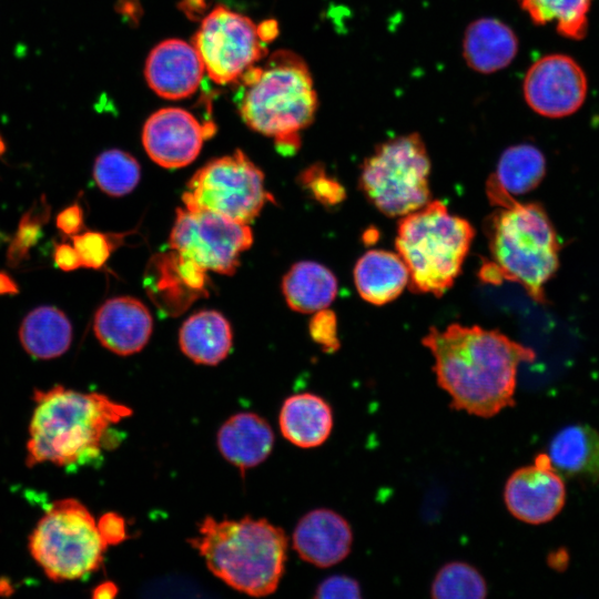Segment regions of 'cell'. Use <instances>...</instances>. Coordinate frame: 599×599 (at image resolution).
<instances>
[{"instance_id":"cell-41","label":"cell","mask_w":599,"mask_h":599,"mask_svg":"<svg viewBox=\"0 0 599 599\" xmlns=\"http://www.w3.org/2000/svg\"><path fill=\"white\" fill-rule=\"evenodd\" d=\"M567 562V556L566 554H560V550H558L555 554H551L548 559V564L550 567L560 569V565H566Z\"/></svg>"},{"instance_id":"cell-11","label":"cell","mask_w":599,"mask_h":599,"mask_svg":"<svg viewBox=\"0 0 599 599\" xmlns=\"http://www.w3.org/2000/svg\"><path fill=\"white\" fill-rule=\"evenodd\" d=\"M253 243L248 224L206 210L179 207L170 233V247L206 272L233 274L241 254Z\"/></svg>"},{"instance_id":"cell-6","label":"cell","mask_w":599,"mask_h":599,"mask_svg":"<svg viewBox=\"0 0 599 599\" xmlns=\"http://www.w3.org/2000/svg\"><path fill=\"white\" fill-rule=\"evenodd\" d=\"M475 230L438 200L402 216L395 246L416 293L445 294L461 271Z\"/></svg>"},{"instance_id":"cell-32","label":"cell","mask_w":599,"mask_h":599,"mask_svg":"<svg viewBox=\"0 0 599 599\" xmlns=\"http://www.w3.org/2000/svg\"><path fill=\"white\" fill-rule=\"evenodd\" d=\"M72 241L81 265L88 268H101L113 250V242L110 236L101 232L78 233L72 236Z\"/></svg>"},{"instance_id":"cell-1","label":"cell","mask_w":599,"mask_h":599,"mask_svg":"<svg viewBox=\"0 0 599 599\" xmlns=\"http://www.w3.org/2000/svg\"><path fill=\"white\" fill-rule=\"evenodd\" d=\"M423 344L434 356L437 384L451 407L484 418L515 405L518 367L536 357L499 331L477 325L430 327Z\"/></svg>"},{"instance_id":"cell-29","label":"cell","mask_w":599,"mask_h":599,"mask_svg":"<svg viewBox=\"0 0 599 599\" xmlns=\"http://www.w3.org/2000/svg\"><path fill=\"white\" fill-rule=\"evenodd\" d=\"M93 177L104 193L111 196H123L133 191L140 182L141 167L128 152L110 149L95 159Z\"/></svg>"},{"instance_id":"cell-14","label":"cell","mask_w":599,"mask_h":599,"mask_svg":"<svg viewBox=\"0 0 599 599\" xmlns=\"http://www.w3.org/2000/svg\"><path fill=\"white\" fill-rule=\"evenodd\" d=\"M214 131L212 123H200L181 108L160 109L146 120L142 143L156 164L177 169L192 163L201 152L203 142Z\"/></svg>"},{"instance_id":"cell-9","label":"cell","mask_w":599,"mask_h":599,"mask_svg":"<svg viewBox=\"0 0 599 599\" xmlns=\"http://www.w3.org/2000/svg\"><path fill=\"white\" fill-rule=\"evenodd\" d=\"M184 207L206 210L248 224L258 216L270 195L263 172L236 150L199 169L182 196Z\"/></svg>"},{"instance_id":"cell-18","label":"cell","mask_w":599,"mask_h":599,"mask_svg":"<svg viewBox=\"0 0 599 599\" xmlns=\"http://www.w3.org/2000/svg\"><path fill=\"white\" fill-rule=\"evenodd\" d=\"M153 319L146 306L134 297L120 296L104 302L93 321L99 342L121 355L140 352L152 334Z\"/></svg>"},{"instance_id":"cell-3","label":"cell","mask_w":599,"mask_h":599,"mask_svg":"<svg viewBox=\"0 0 599 599\" xmlns=\"http://www.w3.org/2000/svg\"><path fill=\"white\" fill-rule=\"evenodd\" d=\"M487 195L497 207L485 224L491 262L480 268L487 283H519L531 298L545 303V284L559 266L560 244L544 207L520 203L488 179Z\"/></svg>"},{"instance_id":"cell-8","label":"cell","mask_w":599,"mask_h":599,"mask_svg":"<svg viewBox=\"0 0 599 599\" xmlns=\"http://www.w3.org/2000/svg\"><path fill=\"white\" fill-rule=\"evenodd\" d=\"M106 546L89 509L79 500L55 501L29 537V551L53 581L81 579L99 569Z\"/></svg>"},{"instance_id":"cell-42","label":"cell","mask_w":599,"mask_h":599,"mask_svg":"<svg viewBox=\"0 0 599 599\" xmlns=\"http://www.w3.org/2000/svg\"><path fill=\"white\" fill-rule=\"evenodd\" d=\"M4 151H6V143L0 135V156L4 153Z\"/></svg>"},{"instance_id":"cell-7","label":"cell","mask_w":599,"mask_h":599,"mask_svg":"<svg viewBox=\"0 0 599 599\" xmlns=\"http://www.w3.org/2000/svg\"><path fill=\"white\" fill-rule=\"evenodd\" d=\"M430 160L418 133L378 144L361 167L359 189L386 216H404L430 201Z\"/></svg>"},{"instance_id":"cell-33","label":"cell","mask_w":599,"mask_h":599,"mask_svg":"<svg viewBox=\"0 0 599 599\" xmlns=\"http://www.w3.org/2000/svg\"><path fill=\"white\" fill-rule=\"evenodd\" d=\"M301 182L324 205H336L346 196L345 189L337 180L328 176L321 164L307 167L301 174Z\"/></svg>"},{"instance_id":"cell-27","label":"cell","mask_w":599,"mask_h":599,"mask_svg":"<svg viewBox=\"0 0 599 599\" xmlns=\"http://www.w3.org/2000/svg\"><path fill=\"white\" fill-rule=\"evenodd\" d=\"M545 173L546 160L541 151L531 144H517L502 152L489 179L514 196L537 187Z\"/></svg>"},{"instance_id":"cell-17","label":"cell","mask_w":599,"mask_h":599,"mask_svg":"<svg viewBox=\"0 0 599 599\" xmlns=\"http://www.w3.org/2000/svg\"><path fill=\"white\" fill-rule=\"evenodd\" d=\"M353 532L348 521L325 508L304 515L293 532V546L298 556L321 568L334 566L351 552Z\"/></svg>"},{"instance_id":"cell-20","label":"cell","mask_w":599,"mask_h":599,"mask_svg":"<svg viewBox=\"0 0 599 599\" xmlns=\"http://www.w3.org/2000/svg\"><path fill=\"white\" fill-rule=\"evenodd\" d=\"M518 51V40L506 23L495 18L471 22L464 34L463 55L469 68L488 74L509 65Z\"/></svg>"},{"instance_id":"cell-24","label":"cell","mask_w":599,"mask_h":599,"mask_svg":"<svg viewBox=\"0 0 599 599\" xmlns=\"http://www.w3.org/2000/svg\"><path fill=\"white\" fill-rule=\"evenodd\" d=\"M233 334L229 321L216 311H201L181 326V351L194 363L216 365L230 353Z\"/></svg>"},{"instance_id":"cell-38","label":"cell","mask_w":599,"mask_h":599,"mask_svg":"<svg viewBox=\"0 0 599 599\" xmlns=\"http://www.w3.org/2000/svg\"><path fill=\"white\" fill-rule=\"evenodd\" d=\"M53 260L55 265L64 272H71L82 266L74 246L67 243L54 245Z\"/></svg>"},{"instance_id":"cell-30","label":"cell","mask_w":599,"mask_h":599,"mask_svg":"<svg viewBox=\"0 0 599 599\" xmlns=\"http://www.w3.org/2000/svg\"><path fill=\"white\" fill-rule=\"evenodd\" d=\"M430 595L434 599H484L487 596V583L474 566L451 561L437 571Z\"/></svg>"},{"instance_id":"cell-5","label":"cell","mask_w":599,"mask_h":599,"mask_svg":"<svg viewBox=\"0 0 599 599\" xmlns=\"http://www.w3.org/2000/svg\"><path fill=\"white\" fill-rule=\"evenodd\" d=\"M207 568L230 587L254 597L274 592L282 578L287 538L266 519H203L189 540Z\"/></svg>"},{"instance_id":"cell-35","label":"cell","mask_w":599,"mask_h":599,"mask_svg":"<svg viewBox=\"0 0 599 599\" xmlns=\"http://www.w3.org/2000/svg\"><path fill=\"white\" fill-rule=\"evenodd\" d=\"M317 599H359L358 581L349 576L335 575L324 579L316 588Z\"/></svg>"},{"instance_id":"cell-40","label":"cell","mask_w":599,"mask_h":599,"mask_svg":"<svg viewBox=\"0 0 599 599\" xmlns=\"http://www.w3.org/2000/svg\"><path fill=\"white\" fill-rule=\"evenodd\" d=\"M19 292L17 283L6 272H0V295L17 294Z\"/></svg>"},{"instance_id":"cell-28","label":"cell","mask_w":599,"mask_h":599,"mask_svg":"<svg viewBox=\"0 0 599 599\" xmlns=\"http://www.w3.org/2000/svg\"><path fill=\"white\" fill-rule=\"evenodd\" d=\"M520 4L532 22L555 23L565 38L580 40L587 33L591 0H520Z\"/></svg>"},{"instance_id":"cell-37","label":"cell","mask_w":599,"mask_h":599,"mask_svg":"<svg viewBox=\"0 0 599 599\" xmlns=\"http://www.w3.org/2000/svg\"><path fill=\"white\" fill-rule=\"evenodd\" d=\"M57 227L64 235L73 236L80 233L84 226L83 211L81 205L75 202L57 215Z\"/></svg>"},{"instance_id":"cell-4","label":"cell","mask_w":599,"mask_h":599,"mask_svg":"<svg viewBox=\"0 0 599 599\" xmlns=\"http://www.w3.org/2000/svg\"><path fill=\"white\" fill-rule=\"evenodd\" d=\"M242 85L240 114L252 130L275 139L283 154L301 145L300 131L314 120L318 101L307 64L296 53L278 50L264 67H252Z\"/></svg>"},{"instance_id":"cell-39","label":"cell","mask_w":599,"mask_h":599,"mask_svg":"<svg viewBox=\"0 0 599 599\" xmlns=\"http://www.w3.org/2000/svg\"><path fill=\"white\" fill-rule=\"evenodd\" d=\"M118 593V587L112 581H105L100 583L93 589L92 597L95 599H109L115 597Z\"/></svg>"},{"instance_id":"cell-12","label":"cell","mask_w":599,"mask_h":599,"mask_svg":"<svg viewBox=\"0 0 599 599\" xmlns=\"http://www.w3.org/2000/svg\"><path fill=\"white\" fill-rule=\"evenodd\" d=\"M524 98L536 113L550 119L571 115L583 104L588 82L580 64L567 54L554 53L535 61L524 83Z\"/></svg>"},{"instance_id":"cell-21","label":"cell","mask_w":599,"mask_h":599,"mask_svg":"<svg viewBox=\"0 0 599 599\" xmlns=\"http://www.w3.org/2000/svg\"><path fill=\"white\" fill-rule=\"evenodd\" d=\"M548 456L559 475L588 484L599 480V433L588 425H570L558 432Z\"/></svg>"},{"instance_id":"cell-16","label":"cell","mask_w":599,"mask_h":599,"mask_svg":"<svg viewBox=\"0 0 599 599\" xmlns=\"http://www.w3.org/2000/svg\"><path fill=\"white\" fill-rule=\"evenodd\" d=\"M205 69L192 43L167 39L155 45L145 61L144 75L149 87L170 100L192 95L200 87Z\"/></svg>"},{"instance_id":"cell-19","label":"cell","mask_w":599,"mask_h":599,"mask_svg":"<svg viewBox=\"0 0 599 599\" xmlns=\"http://www.w3.org/2000/svg\"><path fill=\"white\" fill-rule=\"evenodd\" d=\"M274 445V434L270 424L254 413H238L231 416L217 433V447L223 457L245 469L264 461Z\"/></svg>"},{"instance_id":"cell-10","label":"cell","mask_w":599,"mask_h":599,"mask_svg":"<svg viewBox=\"0 0 599 599\" xmlns=\"http://www.w3.org/2000/svg\"><path fill=\"white\" fill-rule=\"evenodd\" d=\"M258 26L224 6L202 20L192 44L207 75L219 84L236 83L266 54Z\"/></svg>"},{"instance_id":"cell-2","label":"cell","mask_w":599,"mask_h":599,"mask_svg":"<svg viewBox=\"0 0 599 599\" xmlns=\"http://www.w3.org/2000/svg\"><path fill=\"white\" fill-rule=\"evenodd\" d=\"M29 425L27 465L52 463L79 467L95 461L106 447L111 426L132 410L108 396L58 385L34 392Z\"/></svg>"},{"instance_id":"cell-23","label":"cell","mask_w":599,"mask_h":599,"mask_svg":"<svg viewBox=\"0 0 599 599\" xmlns=\"http://www.w3.org/2000/svg\"><path fill=\"white\" fill-rule=\"evenodd\" d=\"M283 436L297 447L322 445L333 428V412L322 397L303 393L288 397L280 413Z\"/></svg>"},{"instance_id":"cell-13","label":"cell","mask_w":599,"mask_h":599,"mask_svg":"<svg viewBox=\"0 0 599 599\" xmlns=\"http://www.w3.org/2000/svg\"><path fill=\"white\" fill-rule=\"evenodd\" d=\"M504 500L515 518L531 525L545 524L565 505V483L549 456L539 454L532 465L511 474L505 485Z\"/></svg>"},{"instance_id":"cell-25","label":"cell","mask_w":599,"mask_h":599,"mask_svg":"<svg viewBox=\"0 0 599 599\" xmlns=\"http://www.w3.org/2000/svg\"><path fill=\"white\" fill-rule=\"evenodd\" d=\"M282 290L287 305L300 313L326 308L337 294V278L326 266L302 261L284 275Z\"/></svg>"},{"instance_id":"cell-26","label":"cell","mask_w":599,"mask_h":599,"mask_svg":"<svg viewBox=\"0 0 599 599\" xmlns=\"http://www.w3.org/2000/svg\"><path fill=\"white\" fill-rule=\"evenodd\" d=\"M19 338L24 351L38 359H52L64 354L72 341V325L54 306H40L22 321Z\"/></svg>"},{"instance_id":"cell-34","label":"cell","mask_w":599,"mask_h":599,"mask_svg":"<svg viewBox=\"0 0 599 599\" xmlns=\"http://www.w3.org/2000/svg\"><path fill=\"white\" fill-rule=\"evenodd\" d=\"M309 334L325 353H335L339 349L337 318L327 307L315 312L309 322Z\"/></svg>"},{"instance_id":"cell-22","label":"cell","mask_w":599,"mask_h":599,"mask_svg":"<svg viewBox=\"0 0 599 599\" xmlns=\"http://www.w3.org/2000/svg\"><path fill=\"white\" fill-rule=\"evenodd\" d=\"M354 282L363 300L384 305L404 291L409 283V272L398 253L372 250L356 262Z\"/></svg>"},{"instance_id":"cell-31","label":"cell","mask_w":599,"mask_h":599,"mask_svg":"<svg viewBox=\"0 0 599 599\" xmlns=\"http://www.w3.org/2000/svg\"><path fill=\"white\" fill-rule=\"evenodd\" d=\"M50 205L44 195L34 202L21 217L17 233L8 248V264L17 266L29 257L30 248L41 236L42 226L49 221Z\"/></svg>"},{"instance_id":"cell-15","label":"cell","mask_w":599,"mask_h":599,"mask_svg":"<svg viewBox=\"0 0 599 599\" xmlns=\"http://www.w3.org/2000/svg\"><path fill=\"white\" fill-rule=\"evenodd\" d=\"M206 271L172 250L152 257L144 276L150 298L167 315L185 311L207 293Z\"/></svg>"},{"instance_id":"cell-36","label":"cell","mask_w":599,"mask_h":599,"mask_svg":"<svg viewBox=\"0 0 599 599\" xmlns=\"http://www.w3.org/2000/svg\"><path fill=\"white\" fill-rule=\"evenodd\" d=\"M97 528L106 547L115 546L128 537L124 518L113 511L103 514L97 522Z\"/></svg>"}]
</instances>
